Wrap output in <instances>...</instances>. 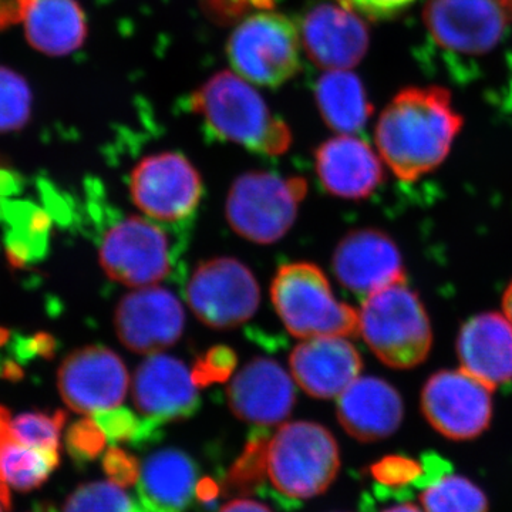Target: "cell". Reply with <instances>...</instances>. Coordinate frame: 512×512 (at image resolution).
I'll list each match as a JSON object with an SVG mask.
<instances>
[{"label": "cell", "instance_id": "cell-14", "mask_svg": "<svg viewBox=\"0 0 512 512\" xmlns=\"http://www.w3.org/2000/svg\"><path fill=\"white\" fill-rule=\"evenodd\" d=\"M114 326L120 342L140 355L171 348L184 333L185 313L174 293L144 286L128 293L117 305Z\"/></svg>", "mask_w": 512, "mask_h": 512}, {"label": "cell", "instance_id": "cell-4", "mask_svg": "<svg viewBox=\"0 0 512 512\" xmlns=\"http://www.w3.org/2000/svg\"><path fill=\"white\" fill-rule=\"evenodd\" d=\"M276 313L299 339L359 333V312L336 299L322 269L311 262L282 265L271 286Z\"/></svg>", "mask_w": 512, "mask_h": 512}, {"label": "cell", "instance_id": "cell-7", "mask_svg": "<svg viewBox=\"0 0 512 512\" xmlns=\"http://www.w3.org/2000/svg\"><path fill=\"white\" fill-rule=\"evenodd\" d=\"M301 35L288 16L264 12L248 16L229 37L227 53L242 79L279 87L301 69Z\"/></svg>", "mask_w": 512, "mask_h": 512}, {"label": "cell", "instance_id": "cell-45", "mask_svg": "<svg viewBox=\"0 0 512 512\" xmlns=\"http://www.w3.org/2000/svg\"><path fill=\"white\" fill-rule=\"evenodd\" d=\"M511 69H512V66H511ZM510 92H511V101H512V77H511V89H510Z\"/></svg>", "mask_w": 512, "mask_h": 512}, {"label": "cell", "instance_id": "cell-10", "mask_svg": "<svg viewBox=\"0 0 512 512\" xmlns=\"http://www.w3.org/2000/svg\"><path fill=\"white\" fill-rule=\"evenodd\" d=\"M493 389L466 370H440L421 390V413L437 433L453 441L474 440L493 420Z\"/></svg>", "mask_w": 512, "mask_h": 512}, {"label": "cell", "instance_id": "cell-38", "mask_svg": "<svg viewBox=\"0 0 512 512\" xmlns=\"http://www.w3.org/2000/svg\"><path fill=\"white\" fill-rule=\"evenodd\" d=\"M104 466H106L107 473L119 484L124 483V478H126L127 481L128 478L136 474L133 461L130 460V457H128L124 451L117 450V448H113V450L107 453Z\"/></svg>", "mask_w": 512, "mask_h": 512}, {"label": "cell", "instance_id": "cell-42", "mask_svg": "<svg viewBox=\"0 0 512 512\" xmlns=\"http://www.w3.org/2000/svg\"><path fill=\"white\" fill-rule=\"evenodd\" d=\"M383 512H424L421 511L420 508H417L416 505L413 504H400L394 505V507L389 508V510Z\"/></svg>", "mask_w": 512, "mask_h": 512}, {"label": "cell", "instance_id": "cell-30", "mask_svg": "<svg viewBox=\"0 0 512 512\" xmlns=\"http://www.w3.org/2000/svg\"><path fill=\"white\" fill-rule=\"evenodd\" d=\"M32 114L28 82L13 70L0 67V133L20 130Z\"/></svg>", "mask_w": 512, "mask_h": 512}, {"label": "cell", "instance_id": "cell-25", "mask_svg": "<svg viewBox=\"0 0 512 512\" xmlns=\"http://www.w3.org/2000/svg\"><path fill=\"white\" fill-rule=\"evenodd\" d=\"M315 96L320 116L338 133H356L372 116L365 86L349 70H329L323 74L316 84Z\"/></svg>", "mask_w": 512, "mask_h": 512}, {"label": "cell", "instance_id": "cell-12", "mask_svg": "<svg viewBox=\"0 0 512 512\" xmlns=\"http://www.w3.org/2000/svg\"><path fill=\"white\" fill-rule=\"evenodd\" d=\"M202 192L200 173L180 153L165 151L143 158L130 177L134 204L157 221L175 222L190 217L200 204Z\"/></svg>", "mask_w": 512, "mask_h": 512}, {"label": "cell", "instance_id": "cell-36", "mask_svg": "<svg viewBox=\"0 0 512 512\" xmlns=\"http://www.w3.org/2000/svg\"><path fill=\"white\" fill-rule=\"evenodd\" d=\"M370 20H392L406 12L416 0H342Z\"/></svg>", "mask_w": 512, "mask_h": 512}, {"label": "cell", "instance_id": "cell-37", "mask_svg": "<svg viewBox=\"0 0 512 512\" xmlns=\"http://www.w3.org/2000/svg\"><path fill=\"white\" fill-rule=\"evenodd\" d=\"M421 468L410 458L389 457L384 458L375 466V476L387 484H403L413 478L419 477Z\"/></svg>", "mask_w": 512, "mask_h": 512}, {"label": "cell", "instance_id": "cell-13", "mask_svg": "<svg viewBox=\"0 0 512 512\" xmlns=\"http://www.w3.org/2000/svg\"><path fill=\"white\" fill-rule=\"evenodd\" d=\"M63 402L82 414H96L114 409L126 397L130 376L123 360L103 346L74 350L57 375Z\"/></svg>", "mask_w": 512, "mask_h": 512}, {"label": "cell", "instance_id": "cell-34", "mask_svg": "<svg viewBox=\"0 0 512 512\" xmlns=\"http://www.w3.org/2000/svg\"><path fill=\"white\" fill-rule=\"evenodd\" d=\"M93 419L111 441L127 440L138 433L137 417L128 410L114 407V409L93 414Z\"/></svg>", "mask_w": 512, "mask_h": 512}, {"label": "cell", "instance_id": "cell-17", "mask_svg": "<svg viewBox=\"0 0 512 512\" xmlns=\"http://www.w3.org/2000/svg\"><path fill=\"white\" fill-rule=\"evenodd\" d=\"M229 409L245 423L275 426L288 419L296 403L295 384L284 367L256 357L228 384Z\"/></svg>", "mask_w": 512, "mask_h": 512}, {"label": "cell", "instance_id": "cell-35", "mask_svg": "<svg viewBox=\"0 0 512 512\" xmlns=\"http://www.w3.org/2000/svg\"><path fill=\"white\" fill-rule=\"evenodd\" d=\"M205 10L218 22H231L249 12H264L274 6V0H204Z\"/></svg>", "mask_w": 512, "mask_h": 512}, {"label": "cell", "instance_id": "cell-6", "mask_svg": "<svg viewBox=\"0 0 512 512\" xmlns=\"http://www.w3.org/2000/svg\"><path fill=\"white\" fill-rule=\"evenodd\" d=\"M306 192L303 178H282L266 171L239 175L229 190L227 220L239 237L274 244L295 224Z\"/></svg>", "mask_w": 512, "mask_h": 512}, {"label": "cell", "instance_id": "cell-44", "mask_svg": "<svg viewBox=\"0 0 512 512\" xmlns=\"http://www.w3.org/2000/svg\"><path fill=\"white\" fill-rule=\"evenodd\" d=\"M9 510H10L9 505H6L5 503H3L2 500H0V512H6Z\"/></svg>", "mask_w": 512, "mask_h": 512}, {"label": "cell", "instance_id": "cell-22", "mask_svg": "<svg viewBox=\"0 0 512 512\" xmlns=\"http://www.w3.org/2000/svg\"><path fill=\"white\" fill-rule=\"evenodd\" d=\"M460 367L490 389L512 382V325L503 313L484 312L461 326Z\"/></svg>", "mask_w": 512, "mask_h": 512}, {"label": "cell", "instance_id": "cell-1", "mask_svg": "<svg viewBox=\"0 0 512 512\" xmlns=\"http://www.w3.org/2000/svg\"><path fill=\"white\" fill-rule=\"evenodd\" d=\"M463 123L443 87H407L377 120V150L400 180L412 183L446 160Z\"/></svg>", "mask_w": 512, "mask_h": 512}, {"label": "cell", "instance_id": "cell-33", "mask_svg": "<svg viewBox=\"0 0 512 512\" xmlns=\"http://www.w3.org/2000/svg\"><path fill=\"white\" fill-rule=\"evenodd\" d=\"M106 439V434L94 419L80 420L70 426L67 431V450L74 460L83 463L99 456L106 444Z\"/></svg>", "mask_w": 512, "mask_h": 512}, {"label": "cell", "instance_id": "cell-19", "mask_svg": "<svg viewBox=\"0 0 512 512\" xmlns=\"http://www.w3.org/2000/svg\"><path fill=\"white\" fill-rule=\"evenodd\" d=\"M293 382L313 399H336L363 369L359 350L342 336L305 339L289 356Z\"/></svg>", "mask_w": 512, "mask_h": 512}, {"label": "cell", "instance_id": "cell-3", "mask_svg": "<svg viewBox=\"0 0 512 512\" xmlns=\"http://www.w3.org/2000/svg\"><path fill=\"white\" fill-rule=\"evenodd\" d=\"M359 333L377 359L392 369L421 365L433 348L429 313L406 282L366 296L359 311Z\"/></svg>", "mask_w": 512, "mask_h": 512}, {"label": "cell", "instance_id": "cell-23", "mask_svg": "<svg viewBox=\"0 0 512 512\" xmlns=\"http://www.w3.org/2000/svg\"><path fill=\"white\" fill-rule=\"evenodd\" d=\"M137 477L144 512H184L197 490L194 461L175 448L151 454Z\"/></svg>", "mask_w": 512, "mask_h": 512}, {"label": "cell", "instance_id": "cell-39", "mask_svg": "<svg viewBox=\"0 0 512 512\" xmlns=\"http://www.w3.org/2000/svg\"><path fill=\"white\" fill-rule=\"evenodd\" d=\"M10 423H12V419H10L8 410L3 409V407L0 406V443L12 436ZM0 500L10 507L9 488L8 485L3 483L2 478H0Z\"/></svg>", "mask_w": 512, "mask_h": 512}, {"label": "cell", "instance_id": "cell-16", "mask_svg": "<svg viewBox=\"0 0 512 512\" xmlns=\"http://www.w3.org/2000/svg\"><path fill=\"white\" fill-rule=\"evenodd\" d=\"M301 42L309 59L328 70H348L362 62L369 49V29L345 2L319 3L306 13Z\"/></svg>", "mask_w": 512, "mask_h": 512}, {"label": "cell", "instance_id": "cell-43", "mask_svg": "<svg viewBox=\"0 0 512 512\" xmlns=\"http://www.w3.org/2000/svg\"><path fill=\"white\" fill-rule=\"evenodd\" d=\"M501 2H503L505 8L510 10V12L512 13V0H501Z\"/></svg>", "mask_w": 512, "mask_h": 512}, {"label": "cell", "instance_id": "cell-20", "mask_svg": "<svg viewBox=\"0 0 512 512\" xmlns=\"http://www.w3.org/2000/svg\"><path fill=\"white\" fill-rule=\"evenodd\" d=\"M336 412L349 436L360 443H375L393 436L402 426L404 403L386 380L359 376L338 397Z\"/></svg>", "mask_w": 512, "mask_h": 512}, {"label": "cell", "instance_id": "cell-26", "mask_svg": "<svg viewBox=\"0 0 512 512\" xmlns=\"http://www.w3.org/2000/svg\"><path fill=\"white\" fill-rule=\"evenodd\" d=\"M0 225L5 232L6 254L12 265L23 268L45 258L52 227L49 212L32 202L2 200Z\"/></svg>", "mask_w": 512, "mask_h": 512}, {"label": "cell", "instance_id": "cell-29", "mask_svg": "<svg viewBox=\"0 0 512 512\" xmlns=\"http://www.w3.org/2000/svg\"><path fill=\"white\" fill-rule=\"evenodd\" d=\"M62 512H144L141 505L116 481H94L80 485L67 498Z\"/></svg>", "mask_w": 512, "mask_h": 512}, {"label": "cell", "instance_id": "cell-24", "mask_svg": "<svg viewBox=\"0 0 512 512\" xmlns=\"http://www.w3.org/2000/svg\"><path fill=\"white\" fill-rule=\"evenodd\" d=\"M23 20L30 46L52 57L76 52L89 33L76 0H35Z\"/></svg>", "mask_w": 512, "mask_h": 512}, {"label": "cell", "instance_id": "cell-18", "mask_svg": "<svg viewBox=\"0 0 512 512\" xmlns=\"http://www.w3.org/2000/svg\"><path fill=\"white\" fill-rule=\"evenodd\" d=\"M131 389L138 413L156 423L187 419L200 404L190 369L163 353L148 356L138 366Z\"/></svg>", "mask_w": 512, "mask_h": 512}, {"label": "cell", "instance_id": "cell-21", "mask_svg": "<svg viewBox=\"0 0 512 512\" xmlns=\"http://www.w3.org/2000/svg\"><path fill=\"white\" fill-rule=\"evenodd\" d=\"M315 165L323 188L346 200L370 197L383 183L379 156L366 141L350 134L320 144Z\"/></svg>", "mask_w": 512, "mask_h": 512}, {"label": "cell", "instance_id": "cell-2", "mask_svg": "<svg viewBox=\"0 0 512 512\" xmlns=\"http://www.w3.org/2000/svg\"><path fill=\"white\" fill-rule=\"evenodd\" d=\"M195 113L215 136L265 156H279L291 147L292 133L284 120L241 76L214 74L191 97Z\"/></svg>", "mask_w": 512, "mask_h": 512}, {"label": "cell", "instance_id": "cell-15", "mask_svg": "<svg viewBox=\"0 0 512 512\" xmlns=\"http://www.w3.org/2000/svg\"><path fill=\"white\" fill-rule=\"evenodd\" d=\"M333 272L340 284L360 296L406 282L402 252L386 232L375 228L350 231L335 249Z\"/></svg>", "mask_w": 512, "mask_h": 512}, {"label": "cell", "instance_id": "cell-11", "mask_svg": "<svg viewBox=\"0 0 512 512\" xmlns=\"http://www.w3.org/2000/svg\"><path fill=\"white\" fill-rule=\"evenodd\" d=\"M100 264L119 284L131 288L156 285L171 272L170 238L153 221L124 218L104 232Z\"/></svg>", "mask_w": 512, "mask_h": 512}, {"label": "cell", "instance_id": "cell-5", "mask_svg": "<svg viewBox=\"0 0 512 512\" xmlns=\"http://www.w3.org/2000/svg\"><path fill=\"white\" fill-rule=\"evenodd\" d=\"M269 480L279 493L306 500L325 493L338 477V441L313 421L282 424L265 453Z\"/></svg>", "mask_w": 512, "mask_h": 512}, {"label": "cell", "instance_id": "cell-9", "mask_svg": "<svg viewBox=\"0 0 512 512\" xmlns=\"http://www.w3.org/2000/svg\"><path fill=\"white\" fill-rule=\"evenodd\" d=\"M185 298L208 328L234 329L258 311L261 291L247 265L234 258L202 262L192 272Z\"/></svg>", "mask_w": 512, "mask_h": 512}, {"label": "cell", "instance_id": "cell-28", "mask_svg": "<svg viewBox=\"0 0 512 512\" xmlns=\"http://www.w3.org/2000/svg\"><path fill=\"white\" fill-rule=\"evenodd\" d=\"M424 512H488V498L466 477L444 476L420 495Z\"/></svg>", "mask_w": 512, "mask_h": 512}, {"label": "cell", "instance_id": "cell-31", "mask_svg": "<svg viewBox=\"0 0 512 512\" xmlns=\"http://www.w3.org/2000/svg\"><path fill=\"white\" fill-rule=\"evenodd\" d=\"M66 413L57 410L53 413H23L10 423L12 436L26 446L42 450L59 451Z\"/></svg>", "mask_w": 512, "mask_h": 512}, {"label": "cell", "instance_id": "cell-8", "mask_svg": "<svg viewBox=\"0 0 512 512\" xmlns=\"http://www.w3.org/2000/svg\"><path fill=\"white\" fill-rule=\"evenodd\" d=\"M512 20L501 0H427L423 23L447 55L481 57L500 45Z\"/></svg>", "mask_w": 512, "mask_h": 512}, {"label": "cell", "instance_id": "cell-27", "mask_svg": "<svg viewBox=\"0 0 512 512\" xmlns=\"http://www.w3.org/2000/svg\"><path fill=\"white\" fill-rule=\"evenodd\" d=\"M59 461V451L26 446L13 436L0 443V478L9 490H35L45 483Z\"/></svg>", "mask_w": 512, "mask_h": 512}, {"label": "cell", "instance_id": "cell-32", "mask_svg": "<svg viewBox=\"0 0 512 512\" xmlns=\"http://www.w3.org/2000/svg\"><path fill=\"white\" fill-rule=\"evenodd\" d=\"M235 366H237V355L234 350L227 346H215L197 360L192 369V377L198 387L222 383L231 377Z\"/></svg>", "mask_w": 512, "mask_h": 512}, {"label": "cell", "instance_id": "cell-41", "mask_svg": "<svg viewBox=\"0 0 512 512\" xmlns=\"http://www.w3.org/2000/svg\"><path fill=\"white\" fill-rule=\"evenodd\" d=\"M503 315L508 319L512 325V281L507 286L503 295Z\"/></svg>", "mask_w": 512, "mask_h": 512}, {"label": "cell", "instance_id": "cell-40", "mask_svg": "<svg viewBox=\"0 0 512 512\" xmlns=\"http://www.w3.org/2000/svg\"><path fill=\"white\" fill-rule=\"evenodd\" d=\"M220 512H272L266 505L254 500H234L225 504Z\"/></svg>", "mask_w": 512, "mask_h": 512}]
</instances>
